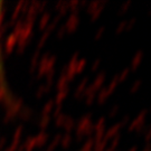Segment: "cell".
Returning <instances> with one entry per match:
<instances>
[{"mask_svg":"<svg viewBox=\"0 0 151 151\" xmlns=\"http://www.w3.org/2000/svg\"><path fill=\"white\" fill-rule=\"evenodd\" d=\"M1 22H2V2H0V102L8 101V87L6 82L2 52H1Z\"/></svg>","mask_w":151,"mask_h":151,"instance_id":"obj_1","label":"cell"}]
</instances>
